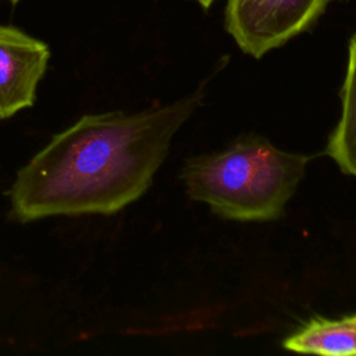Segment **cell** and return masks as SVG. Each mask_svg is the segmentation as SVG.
<instances>
[{
	"label": "cell",
	"instance_id": "6",
	"mask_svg": "<svg viewBox=\"0 0 356 356\" xmlns=\"http://www.w3.org/2000/svg\"><path fill=\"white\" fill-rule=\"evenodd\" d=\"M341 99L342 114L328 139L327 154L345 174L356 177V33L349 42Z\"/></svg>",
	"mask_w": 356,
	"mask_h": 356
},
{
	"label": "cell",
	"instance_id": "4",
	"mask_svg": "<svg viewBox=\"0 0 356 356\" xmlns=\"http://www.w3.org/2000/svg\"><path fill=\"white\" fill-rule=\"evenodd\" d=\"M49 58L44 42L18 28L0 25V121L33 106Z\"/></svg>",
	"mask_w": 356,
	"mask_h": 356
},
{
	"label": "cell",
	"instance_id": "3",
	"mask_svg": "<svg viewBox=\"0 0 356 356\" xmlns=\"http://www.w3.org/2000/svg\"><path fill=\"white\" fill-rule=\"evenodd\" d=\"M330 0H227L225 28L241 50L260 58L305 31Z\"/></svg>",
	"mask_w": 356,
	"mask_h": 356
},
{
	"label": "cell",
	"instance_id": "2",
	"mask_svg": "<svg viewBox=\"0 0 356 356\" xmlns=\"http://www.w3.org/2000/svg\"><path fill=\"white\" fill-rule=\"evenodd\" d=\"M310 157L245 135L222 150L186 161L182 181L191 199L229 220L278 218L296 192Z\"/></svg>",
	"mask_w": 356,
	"mask_h": 356
},
{
	"label": "cell",
	"instance_id": "8",
	"mask_svg": "<svg viewBox=\"0 0 356 356\" xmlns=\"http://www.w3.org/2000/svg\"><path fill=\"white\" fill-rule=\"evenodd\" d=\"M8 1H11V3H13V4H17V3H18V1H19V0H8Z\"/></svg>",
	"mask_w": 356,
	"mask_h": 356
},
{
	"label": "cell",
	"instance_id": "7",
	"mask_svg": "<svg viewBox=\"0 0 356 356\" xmlns=\"http://www.w3.org/2000/svg\"><path fill=\"white\" fill-rule=\"evenodd\" d=\"M196 1H197L203 8H209V7L213 4L214 0H196Z\"/></svg>",
	"mask_w": 356,
	"mask_h": 356
},
{
	"label": "cell",
	"instance_id": "5",
	"mask_svg": "<svg viewBox=\"0 0 356 356\" xmlns=\"http://www.w3.org/2000/svg\"><path fill=\"white\" fill-rule=\"evenodd\" d=\"M282 346L298 353L356 355V314L342 318L313 317L289 335Z\"/></svg>",
	"mask_w": 356,
	"mask_h": 356
},
{
	"label": "cell",
	"instance_id": "1",
	"mask_svg": "<svg viewBox=\"0 0 356 356\" xmlns=\"http://www.w3.org/2000/svg\"><path fill=\"white\" fill-rule=\"evenodd\" d=\"M203 96L200 89L134 114L81 117L18 170L10 188L13 216L28 222L122 210L149 189L175 132Z\"/></svg>",
	"mask_w": 356,
	"mask_h": 356
}]
</instances>
